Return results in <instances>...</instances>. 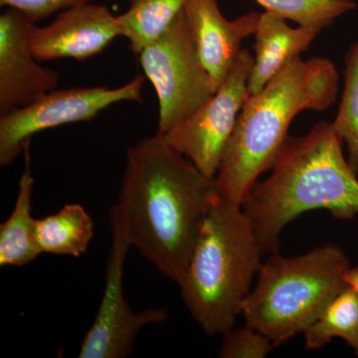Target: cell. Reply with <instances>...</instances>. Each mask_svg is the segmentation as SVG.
Masks as SVG:
<instances>
[{"label": "cell", "mask_w": 358, "mask_h": 358, "mask_svg": "<svg viewBox=\"0 0 358 358\" xmlns=\"http://www.w3.org/2000/svg\"><path fill=\"white\" fill-rule=\"evenodd\" d=\"M218 195L215 178L202 173L157 133L127 152L113 208L131 246L178 285Z\"/></svg>", "instance_id": "obj_1"}, {"label": "cell", "mask_w": 358, "mask_h": 358, "mask_svg": "<svg viewBox=\"0 0 358 358\" xmlns=\"http://www.w3.org/2000/svg\"><path fill=\"white\" fill-rule=\"evenodd\" d=\"M343 145L329 122H320L305 136H288L271 176L257 182L242 205L264 255L279 252L282 231L306 212L357 218L358 176Z\"/></svg>", "instance_id": "obj_2"}, {"label": "cell", "mask_w": 358, "mask_h": 358, "mask_svg": "<svg viewBox=\"0 0 358 358\" xmlns=\"http://www.w3.org/2000/svg\"><path fill=\"white\" fill-rule=\"evenodd\" d=\"M339 75L326 58L294 59L249 95L226 147L216 185L219 196L243 205L266 171H272L292 122L301 110H324L336 102Z\"/></svg>", "instance_id": "obj_3"}, {"label": "cell", "mask_w": 358, "mask_h": 358, "mask_svg": "<svg viewBox=\"0 0 358 358\" xmlns=\"http://www.w3.org/2000/svg\"><path fill=\"white\" fill-rule=\"evenodd\" d=\"M258 238L241 205H211L179 282L185 307L208 336L235 327L263 264Z\"/></svg>", "instance_id": "obj_4"}, {"label": "cell", "mask_w": 358, "mask_h": 358, "mask_svg": "<svg viewBox=\"0 0 358 358\" xmlns=\"http://www.w3.org/2000/svg\"><path fill=\"white\" fill-rule=\"evenodd\" d=\"M350 267L345 250L334 243L299 256L270 254L257 274L241 315L274 346L282 345L303 334L348 286L345 277Z\"/></svg>", "instance_id": "obj_5"}, {"label": "cell", "mask_w": 358, "mask_h": 358, "mask_svg": "<svg viewBox=\"0 0 358 358\" xmlns=\"http://www.w3.org/2000/svg\"><path fill=\"white\" fill-rule=\"evenodd\" d=\"M136 57L159 98L157 133H167L215 94L200 60L185 9Z\"/></svg>", "instance_id": "obj_6"}, {"label": "cell", "mask_w": 358, "mask_h": 358, "mask_svg": "<svg viewBox=\"0 0 358 358\" xmlns=\"http://www.w3.org/2000/svg\"><path fill=\"white\" fill-rule=\"evenodd\" d=\"M145 77L119 88L82 87L53 90L36 101L0 117V166L10 164L35 134L63 124L91 121L115 103L141 102Z\"/></svg>", "instance_id": "obj_7"}, {"label": "cell", "mask_w": 358, "mask_h": 358, "mask_svg": "<svg viewBox=\"0 0 358 358\" xmlns=\"http://www.w3.org/2000/svg\"><path fill=\"white\" fill-rule=\"evenodd\" d=\"M254 58L242 49L229 74L213 96L189 117L162 134L208 178H215L238 117L249 96Z\"/></svg>", "instance_id": "obj_8"}, {"label": "cell", "mask_w": 358, "mask_h": 358, "mask_svg": "<svg viewBox=\"0 0 358 358\" xmlns=\"http://www.w3.org/2000/svg\"><path fill=\"white\" fill-rule=\"evenodd\" d=\"M112 225L105 289L95 320L85 334L79 358H126L134 352L136 338L145 327L164 324L169 313L164 308L134 312L122 291L124 262L131 248L124 226L114 208L110 212Z\"/></svg>", "instance_id": "obj_9"}, {"label": "cell", "mask_w": 358, "mask_h": 358, "mask_svg": "<svg viewBox=\"0 0 358 358\" xmlns=\"http://www.w3.org/2000/svg\"><path fill=\"white\" fill-rule=\"evenodd\" d=\"M33 24L13 7L0 16V117L57 88L59 75L39 64L30 48Z\"/></svg>", "instance_id": "obj_10"}, {"label": "cell", "mask_w": 358, "mask_h": 358, "mask_svg": "<svg viewBox=\"0 0 358 358\" xmlns=\"http://www.w3.org/2000/svg\"><path fill=\"white\" fill-rule=\"evenodd\" d=\"M122 36L117 16L108 7L82 4L65 9L50 24L30 31V48L38 61L86 59L105 50Z\"/></svg>", "instance_id": "obj_11"}, {"label": "cell", "mask_w": 358, "mask_h": 358, "mask_svg": "<svg viewBox=\"0 0 358 358\" xmlns=\"http://www.w3.org/2000/svg\"><path fill=\"white\" fill-rule=\"evenodd\" d=\"M185 14L200 60L217 91L242 50V41L255 34L261 13L230 21L221 13L217 0H187Z\"/></svg>", "instance_id": "obj_12"}, {"label": "cell", "mask_w": 358, "mask_h": 358, "mask_svg": "<svg viewBox=\"0 0 358 358\" xmlns=\"http://www.w3.org/2000/svg\"><path fill=\"white\" fill-rule=\"evenodd\" d=\"M322 28H292L286 20L266 11L261 13L255 32V57L248 82L249 95L262 91L272 78L294 59L307 51Z\"/></svg>", "instance_id": "obj_13"}, {"label": "cell", "mask_w": 358, "mask_h": 358, "mask_svg": "<svg viewBox=\"0 0 358 358\" xmlns=\"http://www.w3.org/2000/svg\"><path fill=\"white\" fill-rule=\"evenodd\" d=\"M30 143L26 145L24 171L18 185L17 197L9 217L0 225V266L24 267L42 253L36 239V220L32 216L34 178L31 171Z\"/></svg>", "instance_id": "obj_14"}, {"label": "cell", "mask_w": 358, "mask_h": 358, "mask_svg": "<svg viewBox=\"0 0 358 358\" xmlns=\"http://www.w3.org/2000/svg\"><path fill=\"white\" fill-rule=\"evenodd\" d=\"M94 237V221L83 205L67 204L36 220L37 243L42 253L80 257Z\"/></svg>", "instance_id": "obj_15"}, {"label": "cell", "mask_w": 358, "mask_h": 358, "mask_svg": "<svg viewBox=\"0 0 358 358\" xmlns=\"http://www.w3.org/2000/svg\"><path fill=\"white\" fill-rule=\"evenodd\" d=\"M303 334L307 350H320L341 338L358 357L357 289L350 285L341 289Z\"/></svg>", "instance_id": "obj_16"}, {"label": "cell", "mask_w": 358, "mask_h": 358, "mask_svg": "<svg viewBox=\"0 0 358 358\" xmlns=\"http://www.w3.org/2000/svg\"><path fill=\"white\" fill-rule=\"evenodd\" d=\"M187 0H129L128 10L117 16L122 36L138 56L141 50L166 31L185 9Z\"/></svg>", "instance_id": "obj_17"}, {"label": "cell", "mask_w": 358, "mask_h": 358, "mask_svg": "<svg viewBox=\"0 0 358 358\" xmlns=\"http://www.w3.org/2000/svg\"><path fill=\"white\" fill-rule=\"evenodd\" d=\"M343 77L345 87L333 124L348 148V164L358 176V41L346 54Z\"/></svg>", "instance_id": "obj_18"}, {"label": "cell", "mask_w": 358, "mask_h": 358, "mask_svg": "<svg viewBox=\"0 0 358 358\" xmlns=\"http://www.w3.org/2000/svg\"><path fill=\"white\" fill-rule=\"evenodd\" d=\"M266 11L301 26L324 29L343 14L357 8L355 0H256Z\"/></svg>", "instance_id": "obj_19"}, {"label": "cell", "mask_w": 358, "mask_h": 358, "mask_svg": "<svg viewBox=\"0 0 358 358\" xmlns=\"http://www.w3.org/2000/svg\"><path fill=\"white\" fill-rule=\"evenodd\" d=\"M222 336L221 358H264L275 348L267 336L247 324L232 327Z\"/></svg>", "instance_id": "obj_20"}, {"label": "cell", "mask_w": 358, "mask_h": 358, "mask_svg": "<svg viewBox=\"0 0 358 358\" xmlns=\"http://www.w3.org/2000/svg\"><path fill=\"white\" fill-rule=\"evenodd\" d=\"M91 0H0L1 6L13 7L22 11L36 23L59 10L87 4Z\"/></svg>", "instance_id": "obj_21"}, {"label": "cell", "mask_w": 358, "mask_h": 358, "mask_svg": "<svg viewBox=\"0 0 358 358\" xmlns=\"http://www.w3.org/2000/svg\"><path fill=\"white\" fill-rule=\"evenodd\" d=\"M345 280L346 284L353 287L358 291V264L357 266H352L345 274Z\"/></svg>", "instance_id": "obj_22"}]
</instances>
